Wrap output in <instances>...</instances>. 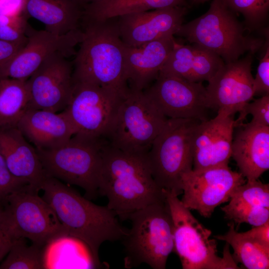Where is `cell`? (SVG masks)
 <instances>
[{"label": "cell", "mask_w": 269, "mask_h": 269, "mask_svg": "<svg viewBox=\"0 0 269 269\" xmlns=\"http://www.w3.org/2000/svg\"><path fill=\"white\" fill-rule=\"evenodd\" d=\"M42 197L53 208L68 236L87 247L95 266L100 265L99 249L106 241L122 240L128 229L107 206L98 205L61 181L46 176L40 186Z\"/></svg>", "instance_id": "cell-1"}, {"label": "cell", "mask_w": 269, "mask_h": 269, "mask_svg": "<svg viewBox=\"0 0 269 269\" xmlns=\"http://www.w3.org/2000/svg\"><path fill=\"white\" fill-rule=\"evenodd\" d=\"M98 194L122 220L131 213L165 198L153 179L146 154L126 152L105 140L98 181Z\"/></svg>", "instance_id": "cell-2"}, {"label": "cell", "mask_w": 269, "mask_h": 269, "mask_svg": "<svg viewBox=\"0 0 269 269\" xmlns=\"http://www.w3.org/2000/svg\"><path fill=\"white\" fill-rule=\"evenodd\" d=\"M117 19L81 21L83 37L72 63L73 82L129 92L125 67L126 45L120 37Z\"/></svg>", "instance_id": "cell-3"}, {"label": "cell", "mask_w": 269, "mask_h": 269, "mask_svg": "<svg viewBox=\"0 0 269 269\" xmlns=\"http://www.w3.org/2000/svg\"><path fill=\"white\" fill-rule=\"evenodd\" d=\"M245 29L223 0H213L206 12L182 24L176 34L215 53L228 63L245 53L254 54L264 46L265 40L246 34Z\"/></svg>", "instance_id": "cell-4"}, {"label": "cell", "mask_w": 269, "mask_h": 269, "mask_svg": "<svg viewBox=\"0 0 269 269\" xmlns=\"http://www.w3.org/2000/svg\"><path fill=\"white\" fill-rule=\"evenodd\" d=\"M126 220L131 228L121 240L125 268L145 264L153 269H165L174 251L173 223L165 198L130 213Z\"/></svg>", "instance_id": "cell-5"}, {"label": "cell", "mask_w": 269, "mask_h": 269, "mask_svg": "<svg viewBox=\"0 0 269 269\" xmlns=\"http://www.w3.org/2000/svg\"><path fill=\"white\" fill-rule=\"evenodd\" d=\"M173 223L174 251L183 269H240L231 256L226 243L223 257L217 254L216 239L173 192L165 191Z\"/></svg>", "instance_id": "cell-6"}, {"label": "cell", "mask_w": 269, "mask_h": 269, "mask_svg": "<svg viewBox=\"0 0 269 269\" xmlns=\"http://www.w3.org/2000/svg\"><path fill=\"white\" fill-rule=\"evenodd\" d=\"M39 191L29 185L14 191L0 203V215L13 240L24 238L47 247L68 236L53 208L38 195Z\"/></svg>", "instance_id": "cell-7"}, {"label": "cell", "mask_w": 269, "mask_h": 269, "mask_svg": "<svg viewBox=\"0 0 269 269\" xmlns=\"http://www.w3.org/2000/svg\"><path fill=\"white\" fill-rule=\"evenodd\" d=\"M105 139L74 134L63 146L51 149H36L46 176L75 185L85 191V197L95 199Z\"/></svg>", "instance_id": "cell-8"}, {"label": "cell", "mask_w": 269, "mask_h": 269, "mask_svg": "<svg viewBox=\"0 0 269 269\" xmlns=\"http://www.w3.org/2000/svg\"><path fill=\"white\" fill-rule=\"evenodd\" d=\"M200 121L168 119L146 154L158 186L177 196L182 193L181 176L193 168L192 136Z\"/></svg>", "instance_id": "cell-9"}, {"label": "cell", "mask_w": 269, "mask_h": 269, "mask_svg": "<svg viewBox=\"0 0 269 269\" xmlns=\"http://www.w3.org/2000/svg\"><path fill=\"white\" fill-rule=\"evenodd\" d=\"M167 119L143 91L130 89L105 139L120 150L146 154Z\"/></svg>", "instance_id": "cell-10"}, {"label": "cell", "mask_w": 269, "mask_h": 269, "mask_svg": "<svg viewBox=\"0 0 269 269\" xmlns=\"http://www.w3.org/2000/svg\"><path fill=\"white\" fill-rule=\"evenodd\" d=\"M129 92L87 82H73L70 100L63 111L75 129V134L105 139Z\"/></svg>", "instance_id": "cell-11"}, {"label": "cell", "mask_w": 269, "mask_h": 269, "mask_svg": "<svg viewBox=\"0 0 269 269\" xmlns=\"http://www.w3.org/2000/svg\"><path fill=\"white\" fill-rule=\"evenodd\" d=\"M246 181L241 173L233 171L228 165L192 169L181 176L180 200L189 210L209 218L217 206L229 201L236 189Z\"/></svg>", "instance_id": "cell-12"}, {"label": "cell", "mask_w": 269, "mask_h": 269, "mask_svg": "<svg viewBox=\"0 0 269 269\" xmlns=\"http://www.w3.org/2000/svg\"><path fill=\"white\" fill-rule=\"evenodd\" d=\"M25 46L9 62L0 68V78L27 80L47 59L60 55L66 58L76 54L75 47L81 41L82 30L62 35L29 26Z\"/></svg>", "instance_id": "cell-13"}, {"label": "cell", "mask_w": 269, "mask_h": 269, "mask_svg": "<svg viewBox=\"0 0 269 269\" xmlns=\"http://www.w3.org/2000/svg\"><path fill=\"white\" fill-rule=\"evenodd\" d=\"M143 92L167 119L208 120L207 92L202 82L159 73Z\"/></svg>", "instance_id": "cell-14"}, {"label": "cell", "mask_w": 269, "mask_h": 269, "mask_svg": "<svg viewBox=\"0 0 269 269\" xmlns=\"http://www.w3.org/2000/svg\"><path fill=\"white\" fill-rule=\"evenodd\" d=\"M253 54L224 65L206 87L209 109L228 116L240 112L254 96Z\"/></svg>", "instance_id": "cell-15"}, {"label": "cell", "mask_w": 269, "mask_h": 269, "mask_svg": "<svg viewBox=\"0 0 269 269\" xmlns=\"http://www.w3.org/2000/svg\"><path fill=\"white\" fill-rule=\"evenodd\" d=\"M73 65L60 55L45 61L27 80L28 109L54 113L67 107L73 87Z\"/></svg>", "instance_id": "cell-16"}, {"label": "cell", "mask_w": 269, "mask_h": 269, "mask_svg": "<svg viewBox=\"0 0 269 269\" xmlns=\"http://www.w3.org/2000/svg\"><path fill=\"white\" fill-rule=\"evenodd\" d=\"M235 127L234 116L219 113L213 119L199 122L192 136V169L228 165Z\"/></svg>", "instance_id": "cell-17"}, {"label": "cell", "mask_w": 269, "mask_h": 269, "mask_svg": "<svg viewBox=\"0 0 269 269\" xmlns=\"http://www.w3.org/2000/svg\"><path fill=\"white\" fill-rule=\"evenodd\" d=\"M186 9L167 7L129 13L118 17L120 37L128 46L144 44L176 34L183 24Z\"/></svg>", "instance_id": "cell-18"}, {"label": "cell", "mask_w": 269, "mask_h": 269, "mask_svg": "<svg viewBox=\"0 0 269 269\" xmlns=\"http://www.w3.org/2000/svg\"><path fill=\"white\" fill-rule=\"evenodd\" d=\"M177 43L171 36L138 47L126 45L125 67L130 89L144 91L150 86Z\"/></svg>", "instance_id": "cell-19"}, {"label": "cell", "mask_w": 269, "mask_h": 269, "mask_svg": "<svg viewBox=\"0 0 269 269\" xmlns=\"http://www.w3.org/2000/svg\"><path fill=\"white\" fill-rule=\"evenodd\" d=\"M237 127L232 156L245 178L258 179L269 168V127L250 122Z\"/></svg>", "instance_id": "cell-20"}, {"label": "cell", "mask_w": 269, "mask_h": 269, "mask_svg": "<svg viewBox=\"0 0 269 269\" xmlns=\"http://www.w3.org/2000/svg\"><path fill=\"white\" fill-rule=\"evenodd\" d=\"M16 127L37 149H51L67 143L76 134L66 113L28 109Z\"/></svg>", "instance_id": "cell-21"}, {"label": "cell", "mask_w": 269, "mask_h": 269, "mask_svg": "<svg viewBox=\"0 0 269 269\" xmlns=\"http://www.w3.org/2000/svg\"><path fill=\"white\" fill-rule=\"evenodd\" d=\"M0 152L10 172L40 191L46 175L35 147L17 127L0 129Z\"/></svg>", "instance_id": "cell-22"}, {"label": "cell", "mask_w": 269, "mask_h": 269, "mask_svg": "<svg viewBox=\"0 0 269 269\" xmlns=\"http://www.w3.org/2000/svg\"><path fill=\"white\" fill-rule=\"evenodd\" d=\"M25 13L58 35L79 29L83 15L82 9L72 0H26Z\"/></svg>", "instance_id": "cell-23"}, {"label": "cell", "mask_w": 269, "mask_h": 269, "mask_svg": "<svg viewBox=\"0 0 269 269\" xmlns=\"http://www.w3.org/2000/svg\"><path fill=\"white\" fill-rule=\"evenodd\" d=\"M184 0H95L82 8V21H100L132 13L183 6Z\"/></svg>", "instance_id": "cell-24"}, {"label": "cell", "mask_w": 269, "mask_h": 269, "mask_svg": "<svg viewBox=\"0 0 269 269\" xmlns=\"http://www.w3.org/2000/svg\"><path fill=\"white\" fill-rule=\"evenodd\" d=\"M29 100L27 80L0 78V129L16 127Z\"/></svg>", "instance_id": "cell-25"}, {"label": "cell", "mask_w": 269, "mask_h": 269, "mask_svg": "<svg viewBox=\"0 0 269 269\" xmlns=\"http://www.w3.org/2000/svg\"><path fill=\"white\" fill-rule=\"evenodd\" d=\"M229 229L224 235L214 236L216 239L225 241L234 251L233 258L248 269H268L269 249L258 244L246 232L239 233L235 223L231 222Z\"/></svg>", "instance_id": "cell-26"}, {"label": "cell", "mask_w": 269, "mask_h": 269, "mask_svg": "<svg viewBox=\"0 0 269 269\" xmlns=\"http://www.w3.org/2000/svg\"><path fill=\"white\" fill-rule=\"evenodd\" d=\"M28 239L19 238L15 239L0 264V269H41L46 268L45 249L46 247L31 242Z\"/></svg>", "instance_id": "cell-27"}, {"label": "cell", "mask_w": 269, "mask_h": 269, "mask_svg": "<svg viewBox=\"0 0 269 269\" xmlns=\"http://www.w3.org/2000/svg\"><path fill=\"white\" fill-rule=\"evenodd\" d=\"M234 12L245 18V27L250 31L262 29L267 18L269 0H223Z\"/></svg>", "instance_id": "cell-28"}, {"label": "cell", "mask_w": 269, "mask_h": 269, "mask_svg": "<svg viewBox=\"0 0 269 269\" xmlns=\"http://www.w3.org/2000/svg\"><path fill=\"white\" fill-rule=\"evenodd\" d=\"M229 203L269 208V184L247 180L234 191Z\"/></svg>", "instance_id": "cell-29"}, {"label": "cell", "mask_w": 269, "mask_h": 269, "mask_svg": "<svg viewBox=\"0 0 269 269\" xmlns=\"http://www.w3.org/2000/svg\"><path fill=\"white\" fill-rule=\"evenodd\" d=\"M221 210L226 218L238 225L247 223L257 226L269 220V208H267L229 203Z\"/></svg>", "instance_id": "cell-30"}, {"label": "cell", "mask_w": 269, "mask_h": 269, "mask_svg": "<svg viewBox=\"0 0 269 269\" xmlns=\"http://www.w3.org/2000/svg\"><path fill=\"white\" fill-rule=\"evenodd\" d=\"M26 14L19 16L0 15V39L17 42L27 38L29 26Z\"/></svg>", "instance_id": "cell-31"}, {"label": "cell", "mask_w": 269, "mask_h": 269, "mask_svg": "<svg viewBox=\"0 0 269 269\" xmlns=\"http://www.w3.org/2000/svg\"><path fill=\"white\" fill-rule=\"evenodd\" d=\"M249 114L253 116L251 123L269 127V95L246 104L239 112L238 118L235 120L236 127L242 123Z\"/></svg>", "instance_id": "cell-32"}, {"label": "cell", "mask_w": 269, "mask_h": 269, "mask_svg": "<svg viewBox=\"0 0 269 269\" xmlns=\"http://www.w3.org/2000/svg\"><path fill=\"white\" fill-rule=\"evenodd\" d=\"M27 185L29 184L10 172L0 152V203L14 191Z\"/></svg>", "instance_id": "cell-33"}, {"label": "cell", "mask_w": 269, "mask_h": 269, "mask_svg": "<svg viewBox=\"0 0 269 269\" xmlns=\"http://www.w3.org/2000/svg\"><path fill=\"white\" fill-rule=\"evenodd\" d=\"M266 50L260 61L257 72L254 78V96L269 95V45L265 42Z\"/></svg>", "instance_id": "cell-34"}, {"label": "cell", "mask_w": 269, "mask_h": 269, "mask_svg": "<svg viewBox=\"0 0 269 269\" xmlns=\"http://www.w3.org/2000/svg\"><path fill=\"white\" fill-rule=\"evenodd\" d=\"M27 38L17 42L0 39V68L12 59L25 46Z\"/></svg>", "instance_id": "cell-35"}, {"label": "cell", "mask_w": 269, "mask_h": 269, "mask_svg": "<svg viewBox=\"0 0 269 269\" xmlns=\"http://www.w3.org/2000/svg\"><path fill=\"white\" fill-rule=\"evenodd\" d=\"M26 0H0V15L19 16L26 14Z\"/></svg>", "instance_id": "cell-36"}, {"label": "cell", "mask_w": 269, "mask_h": 269, "mask_svg": "<svg viewBox=\"0 0 269 269\" xmlns=\"http://www.w3.org/2000/svg\"><path fill=\"white\" fill-rule=\"evenodd\" d=\"M245 232L258 244L269 249V220Z\"/></svg>", "instance_id": "cell-37"}, {"label": "cell", "mask_w": 269, "mask_h": 269, "mask_svg": "<svg viewBox=\"0 0 269 269\" xmlns=\"http://www.w3.org/2000/svg\"><path fill=\"white\" fill-rule=\"evenodd\" d=\"M13 241L4 226L0 216V263L6 256Z\"/></svg>", "instance_id": "cell-38"}, {"label": "cell", "mask_w": 269, "mask_h": 269, "mask_svg": "<svg viewBox=\"0 0 269 269\" xmlns=\"http://www.w3.org/2000/svg\"><path fill=\"white\" fill-rule=\"evenodd\" d=\"M75 3L78 5L82 9L87 4L95 0H72Z\"/></svg>", "instance_id": "cell-39"}, {"label": "cell", "mask_w": 269, "mask_h": 269, "mask_svg": "<svg viewBox=\"0 0 269 269\" xmlns=\"http://www.w3.org/2000/svg\"><path fill=\"white\" fill-rule=\"evenodd\" d=\"M195 3L204 2L208 0H192Z\"/></svg>", "instance_id": "cell-40"}]
</instances>
